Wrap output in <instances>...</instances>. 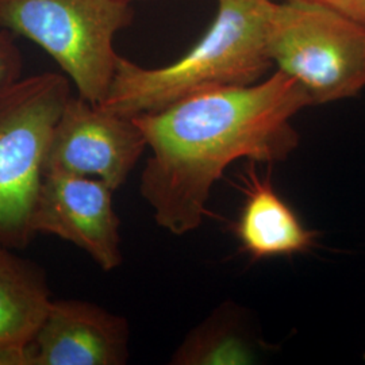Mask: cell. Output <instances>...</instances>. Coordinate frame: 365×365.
<instances>
[{"instance_id": "obj_1", "label": "cell", "mask_w": 365, "mask_h": 365, "mask_svg": "<svg viewBox=\"0 0 365 365\" xmlns=\"http://www.w3.org/2000/svg\"><path fill=\"white\" fill-rule=\"evenodd\" d=\"M309 106L306 90L277 69L261 83L200 92L134 118L152 149L140 191L157 225L175 235L196 230L214 182L232 163L272 165L298 148L291 119Z\"/></svg>"}, {"instance_id": "obj_2", "label": "cell", "mask_w": 365, "mask_h": 365, "mask_svg": "<svg viewBox=\"0 0 365 365\" xmlns=\"http://www.w3.org/2000/svg\"><path fill=\"white\" fill-rule=\"evenodd\" d=\"M271 0H218L203 37L170 66L144 68L119 56L102 106L123 117L161 111L200 92L257 83L272 66L267 48Z\"/></svg>"}, {"instance_id": "obj_3", "label": "cell", "mask_w": 365, "mask_h": 365, "mask_svg": "<svg viewBox=\"0 0 365 365\" xmlns=\"http://www.w3.org/2000/svg\"><path fill=\"white\" fill-rule=\"evenodd\" d=\"M133 16L128 0H0V27L41 46L92 105L107 96L119 57L114 37Z\"/></svg>"}, {"instance_id": "obj_4", "label": "cell", "mask_w": 365, "mask_h": 365, "mask_svg": "<svg viewBox=\"0 0 365 365\" xmlns=\"http://www.w3.org/2000/svg\"><path fill=\"white\" fill-rule=\"evenodd\" d=\"M66 76L43 72L0 88V245L19 250L36 238L31 217L53 129L71 98Z\"/></svg>"}, {"instance_id": "obj_5", "label": "cell", "mask_w": 365, "mask_h": 365, "mask_svg": "<svg viewBox=\"0 0 365 365\" xmlns=\"http://www.w3.org/2000/svg\"><path fill=\"white\" fill-rule=\"evenodd\" d=\"M267 48L272 64L324 105L365 87V25L327 6L271 0Z\"/></svg>"}, {"instance_id": "obj_6", "label": "cell", "mask_w": 365, "mask_h": 365, "mask_svg": "<svg viewBox=\"0 0 365 365\" xmlns=\"http://www.w3.org/2000/svg\"><path fill=\"white\" fill-rule=\"evenodd\" d=\"M148 146L134 118L71 96L45 152L43 175L95 178L120 188Z\"/></svg>"}, {"instance_id": "obj_7", "label": "cell", "mask_w": 365, "mask_h": 365, "mask_svg": "<svg viewBox=\"0 0 365 365\" xmlns=\"http://www.w3.org/2000/svg\"><path fill=\"white\" fill-rule=\"evenodd\" d=\"M105 182L63 173L43 175L31 217L34 235H53L87 252L103 271L118 268L120 221Z\"/></svg>"}, {"instance_id": "obj_8", "label": "cell", "mask_w": 365, "mask_h": 365, "mask_svg": "<svg viewBox=\"0 0 365 365\" xmlns=\"http://www.w3.org/2000/svg\"><path fill=\"white\" fill-rule=\"evenodd\" d=\"M129 339L123 317L84 300H52L29 344L30 365L126 364Z\"/></svg>"}, {"instance_id": "obj_9", "label": "cell", "mask_w": 365, "mask_h": 365, "mask_svg": "<svg viewBox=\"0 0 365 365\" xmlns=\"http://www.w3.org/2000/svg\"><path fill=\"white\" fill-rule=\"evenodd\" d=\"M256 161L241 175L244 205L235 233L253 260L306 253L317 245L318 232L303 225L274 190L271 175L260 176Z\"/></svg>"}, {"instance_id": "obj_10", "label": "cell", "mask_w": 365, "mask_h": 365, "mask_svg": "<svg viewBox=\"0 0 365 365\" xmlns=\"http://www.w3.org/2000/svg\"><path fill=\"white\" fill-rule=\"evenodd\" d=\"M0 245V346L29 345L52 298L45 271Z\"/></svg>"}, {"instance_id": "obj_11", "label": "cell", "mask_w": 365, "mask_h": 365, "mask_svg": "<svg viewBox=\"0 0 365 365\" xmlns=\"http://www.w3.org/2000/svg\"><path fill=\"white\" fill-rule=\"evenodd\" d=\"M265 351L262 341L250 331L242 310L235 304H222L184 339L170 364H255Z\"/></svg>"}, {"instance_id": "obj_12", "label": "cell", "mask_w": 365, "mask_h": 365, "mask_svg": "<svg viewBox=\"0 0 365 365\" xmlns=\"http://www.w3.org/2000/svg\"><path fill=\"white\" fill-rule=\"evenodd\" d=\"M24 56L14 41V34L0 27V88L22 78Z\"/></svg>"}, {"instance_id": "obj_13", "label": "cell", "mask_w": 365, "mask_h": 365, "mask_svg": "<svg viewBox=\"0 0 365 365\" xmlns=\"http://www.w3.org/2000/svg\"><path fill=\"white\" fill-rule=\"evenodd\" d=\"M327 6L365 25V0H299Z\"/></svg>"}, {"instance_id": "obj_14", "label": "cell", "mask_w": 365, "mask_h": 365, "mask_svg": "<svg viewBox=\"0 0 365 365\" xmlns=\"http://www.w3.org/2000/svg\"><path fill=\"white\" fill-rule=\"evenodd\" d=\"M0 365H30L29 345H1Z\"/></svg>"}, {"instance_id": "obj_15", "label": "cell", "mask_w": 365, "mask_h": 365, "mask_svg": "<svg viewBox=\"0 0 365 365\" xmlns=\"http://www.w3.org/2000/svg\"><path fill=\"white\" fill-rule=\"evenodd\" d=\"M128 1H130L131 3V1H134V0H128Z\"/></svg>"}, {"instance_id": "obj_16", "label": "cell", "mask_w": 365, "mask_h": 365, "mask_svg": "<svg viewBox=\"0 0 365 365\" xmlns=\"http://www.w3.org/2000/svg\"><path fill=\"white\" fill-rule=\"evenodd\" d=\"M364 359H365V354H364Z\"/></svg>"}]
</instances>
